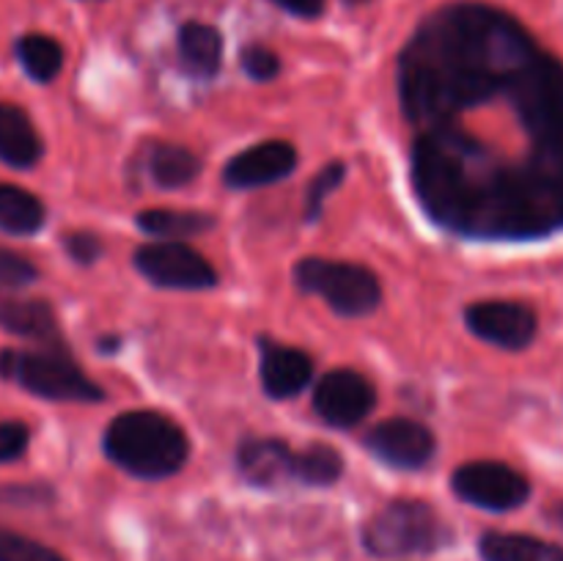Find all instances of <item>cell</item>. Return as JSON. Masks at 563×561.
Masks as SVG:
<instances>
[{
	"instance_id": "6da1fadb",
	"label": "cell",
	"mask_w": 563,
	"mask_h": 561,
	"mask_svg": "<svg viewBox=\"0 0 563 561\" xmlns=\"http://www.w3.org/2000/svg\"><path fill=\"white\" fill-rule=\"evenodd\" d=\"M104 454L137 479H168L190 457L187 435L157 410H130L110 421Z\"/></svg>"
},
{
	"instance_id": "7a4b0ae2",
	"label": "cell",
	"mask_w": 563,
	"mask_h": 561,
	"mask_svg": "<svg viewBox=\"0 0 563 561\" xmlns=\"http://www.w3.org/2000/svg\"><path fill=\"white\" fill-rule=\"evenodd\" d=\"M451 528L423 501H390L363 528V544L368 553L383 556H423L443 550L451 542Z\"/></svg>"
},
{
	"instance_id": "3957f363",
	"label": "cell",
	"mask_w": 563,
	"mask_h": 561,
	"mask_svg": "<svg viewBox=\"0 0 563 561\" xmlns=\"http://www.w3.org/2000/svg\"><path fill=\"white\" fill-rule=\"evenodd\" d=\"M0 377L22 385L33 396L53 402H102L104 391L86 377L64 346L0 352Z\"/></svg>"
},
{
	"instance_id": "277c9868",
	"label": "cell",
	"mask_w": 563,
	"mask_h": 561,
	"mask_svg": "<svg viewBox=\"0 0 563 561\" xmlns=\"http://www.w3.org/2000/svg\"><path fill=\"white\" fill-rule=\"evenodd\" d=\"M295 280L302 292L324 297V302L344 317H366L383 300L377 275L352 262L308 256L297 262Z\"/></svg>"
},
{
	"instance_id": "5b68a950",
	"label": "cell",
	"mask_w": 563,
	"mask_h": 561,
	"mask_svg": "<svg viewBox=\"0 0 563 561\" xmlns=\"http://www.w3.org/2000/svg\"><path fill=\"white\" fill-rule=\"evenodd\" d=\"M451 490L465 504L489 512H511L531 498V482L506 462L478 460L456 468Z\"/></svg>"
},
{
	"instance_id": "8992f818",
	"label": "cell",
	"mask_w": 563,
	"mask_h": 561,
	"mask_svg": "<svg viewBox=\"0 0 563 561\" xmlns=\"http://www.w3.org/2000/svg\"><path fill=\"white\" fill-rule=\"evenodd\" d=\"M137 273L163 289H212L218 286V273L212 264L196 251L176 240L148 242L135 253Z\"/></svg>"
},
{
	"instance_id": "52a82bcc",
	"label": "cell",
	"mask_w": 563,
	"mask_h": 561,
	"mask_svg": "<svg viewBox=\"0 0 563 561\" xmlns=\"http://www.w3.org/2000/svg\"><path fill=\"white\" fill-rule=\"evenodd\" d=\"M471 333L500 350H526L539 330V317L531 306L517 300H482L465 311Z\"/></svg>"
},
{
	"instance_id": "ba28073f",
	"label": "cell",
	"mask_w": 563,
	"mask_h": 561,
	"mask_svg": "<svg viewBox=\"0 0 563 561\" xmlns=\"http://www.w3.org/2000/svg\"><path fill=\"white\" fill-rule=\"evenodd\" d=\"M374 402H377L374 385L352 369H333L319 380L313 391V407L319 418L339 429L361 424L374 410Z\"/></svg>"
},
{
	"instance_id": "9c48e42d",
	"label": "cell",
	"mask_w": 563,
	"mask_h": 561,
	"mask_svg": "<svg viewBox=\"0 0 563 561\" xmlns=\"http://www.w3.org/2000/svg\"><path fill=\"white\" fill-rule=\"evenodd\" d=\"M363 443L377 460L390 468H399V471H418V468L429 465L434 449H438L432 429L412 418H388V421L377 424Z\"/></svg>"
},
{
	"instance_id": "30bf717a",
	"label": "cell",
	"mask_w": 563,
	"mask_h": 561,
	"mask_svg": "<svg viewBox=\"0 0 563 561\" xmlns=\"http://www.w3.org/2000/svg\"><path fill=\"white\" fill-rule=\"evenodd\" d=\"M295 165L297 152L291 143L264 141L231 157L223 170V182L231 190H251V187H264L286 179L295 170Z\"/></svg>"
},
{
	"instance_id": "8fae6325",
	"label": "cell",
	"mask_w": 563,
	"mask_h": 561,
	"mask_svg": "<svg viewBox=\"0 0 563 561\" xmlns=\"http://www.w3.org/2000/svg\"><path fill=\"white\" fill-rule=\"evenodd\" d=\"M313 361L302 350L262 339V385L273 399H291L311 383Z\"/></svg>"
},
{
	"instance_id": "7c38bea8",
	"label": "cell",
	"mask_w": 563,
	"mask_h": 561,
	"mask_svg": "<svg viewBox=\"0 0 563 561\" xmlns=\"http://www.w3.org/2000/svg\"><path fill=\"white\" fill-rule=\"evenodd\" d=\"M236 468L251 484L278 487L286 479H295V451L280 438H253L236 451Z\"/></svg>"
},
{
	"instance_id": "4fadbf2b",
	"label": "cell",
	"mask_w": 563,
	"mask_h": 561,
	"mask_svg": "<svg viewBox=\"0 0 563 561\" xmlns=\"http://www.w3.org/2000/svg\"><path fill=\"white\" fill-rule=\"evenodd\" d=\"M0 160L11 168H33L42 160V138L27 113L0 102Z\"/></svg>"
},
{
	"instance_id": "5bb4252c",
	"label": "cell",
	"mask_w": 563,
	"mask_h": 561,
	"mask_svg": "<svg viewBox=\"0 0 563 561\" xmlns=\"http://www.w3.org/2000/svg\"><path fill=\"white\" fill-rule=\"evenodd\" d=\"M0 328L22 339L44 341L58 346V319L44 300H3L0 302Z\"/></svg>"
},
{
	"instance_id": "9a60e30c",
	"label": "cell",
	"mask_w": 563,
	"mask_h": 561,
	"mask_svg": "<svg viewBox=\"0 0 563 561\" xmlns=\"http://www.w3.org/2000/svg\"><path fill=\"white\" fill-rule=\"evenodd\" d=\"M181 64L196 77H214L223 64V36L207 22H187L179 31Z\"/></svg>"
},
{
	"instance_id": "2e32d148",
	"label": "cell",
	"mask_w": 563,
	"mask_h": 561,
	"mask_svg": "<svg viewBox=\"0 0 563 561\" xmlns=\"http://www.w3.org/2000/svg\"><path fill=\"white\" fill-rule=\"evenodd\" d=\"M484 561H563V548L528 534H484L478 542Z\"/></svg>"
},
{
	"instance_id": "e0dca14e",
	"label": "cell",
	"mask_w": 563,
	"mask_h": 561,
	"mask_svg": "<svg viewBox=\"0 0 563 561\" xmlns=\"http://www.w3.org/2000/svg\"><path fill=\"white\" fill-rule=\"evenodd\" d=\"M47 220V209L33 193L16 185H0V231L16 237H31Z\"/></svg>"
},
{
	"instance_id": "ac0fdd59",
	"label": "cell",
	"mask_w": 563,
	"mask_h": 561,
	"mask_svg": "<svg viewBox=\"0 0 563 561\" xmlns=\"http://www.w3.org/2000/svg\"><path fill=\"white\" fill-rule=\"evenodd\" d=\"M146 170L159 187H181L201 174V160L185 146H154Z\"/></svg>"
},
{
	"instance_id": "d6986e66",
	"label": "cell",
	"mask_w": 563,
	"mask_h": 561,
	"mask_svg": "<svg viewBox=\"0 0 563 561\" xmlns=\"http://www.w3.org/2000/svg\"><path fill=\"white\" fill-rule=\"evenodd\" d=\"M137 226L152 237L179 242L181 237H196L212 229L214 218L207 212H181V209H146L137 215Z\"/></svg>"
},
{
	"instance_id": "ffe728a7",
	"label": "cell",
	"mask_w": 563,
	"mask_h": 561,
	"mask_svg": "<svg viewBox=\"0 0 563 561\" xmlns=\"http://www.w3.org/2000/svg\"><path fill=\"white\" fill-rule=\"evenodd\" d=\"M16 58L27 77L36 82H49L60 69H64V50L55 38L44 33H27L16 42Z\"/></svg>"
},
{
	"instance_id": "44dd1931",
	"label": "cell",
	"mask_w": 563,
	"mask_h": 561,
	"mask_svg": "<svg viewBox=\"0 0 563 561\" xmlns=\"http://www.w3.org/2000/svg\"><path fill=\"white\" fill-rule=\"evenodd\" d=\"M344 473V460L328 443H311L302 451H295V479L311 487H330Z\"/></svg>"
},
{
	"instance_id": "7402d4cb",
	"label": "cell",
	"mask_w": 563,
	"mask_h": 561,
	"mask_svg": "<svg viewBox=\"0 0 563 561\" xmlns=\"http://www.w3.org/2000/svg\"><path fill=\"white\" fill-rule=\"evenodd\" d=\"M0 561H66L58 550L27 539L22 534L0 528Z\"/></svg>"
},
{
	"instance_id": "603a6c76",
	"label": "cell",
	"mask_w": 563,
	"mask_h": 561,
	"mask_svg": "<svg viewBox=\"0 0 563 561\" xmlns=\"http://www.w3.org/2000/svg\"><path fill=\"white\" fill-rule=\"evenodd\" d=\"M346 176V165L344 163H330L324 165L322 170L317 174V179L311 182L308 187V196H306V220H317L322 215L324 201H328L330 193L344 182Z\"/></svg>"
},
{
	"instance_id": "cb8c5ba5",
	"label": "cell",
	"mask_w": 563,
	"mask_h": 561,
	"mask_svg": "<svg viewBox=\"0 0 563 561\" xmlns=\"http://www.w3.org/2000/svg\"><path fill=\"white\" fill-rule=\"evenodd\" d=\"M242 69L258 82L273 80V77L280 72V58L273 53V50L262 47V44H251V47L242 50Z\"/></svg>"
},
{
	"instance_id": "d4e9b609",
	"label": "cell",
	"mask_w": 563,
	"mask_h": 561,
	"mask_svg": "<svg viewBox=\"0 0 563 561\" xmlns=\"http://www.w3.org/2000/svg\"><path fill=\"white\" fill-rule=\"evenodd\" d=\"M36 267H33L27 258L16 256V253L3 251L0 248V286H9V289H20L36 280Z\"/></svg>"
},
{
	"instance_id": "484cf974",
	"label": "cell",
	"mask_w": 563,
	"mask_h": 561,
	"mask_svg": "<svg viewBox=\"0 0 563 561\" xmlns=\"http://www.w3.org/2000/svg\"><path fill=\"white\" fill-rule=\"evenodd\" d=\"M31 432L22 421H3L0 424V462H14L25 454Z\"/></svg>"
},
{
	"instance_id": "4316f807",
	"label": "cell",
	"mask_w": 563,
	"mask_h": 561,
	"mask_svg": "<svg viewBox=\"0 0 563 561\" xmlns=\"http://www.w3.org/2000/svg\"><path fill=\"white\" fill-rule=\"evenodd\" d=\"M64 248L77 264H93L102 256V242H99V237L88 234V231H71V234H66Z\"/></svg>"
},
{
	"instance_id": "83f0119b",
	"label": "cell",
	"mask_w": 563,
	"mask_h": 561,
	"mask_svg": "<svg viewBox=\"0 0 563 561\" xmlns=\"http://www.w3.org/2000/svg\"><path fill=\"white\" fill-rule=\"evenodd\" d=\"M273 3L286 9L289 14L306 16V20H313V16H319L324 11V0H273Z\"/></svg>"
},
{
	"instance_id": "f1b7e54d",
	"label": "cell",
	"mask_w": 563,
	"mask_h": 561,
	"mask_svg": "<svg viewBox=\"0 0 563 561\" xmlns=\"http://www.w3.org/2000/svg\"><path fill=\"white\" fill-rule=\"evenodd\" d=\"M548 517H550V520L555 522V526L563 528V501H559V504L550 506V509H548Z\"/></svg>"
},
{
	"instance_id": "f546056e",
	"label": "cell",
	"mask_w": 563,
	"mask_h": 561,
	"mask_svg": "<svg viewBox=\"0 0 563 561\" xmlns=\"http://www.w3.org/2000/svg\"><path fill=\"white\" fill-rule=\"evenodd\" d=\"M346 3H352V6H357V3H366V0H346Z\"/></svg>"
}]
</instances>
